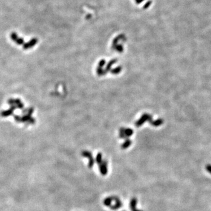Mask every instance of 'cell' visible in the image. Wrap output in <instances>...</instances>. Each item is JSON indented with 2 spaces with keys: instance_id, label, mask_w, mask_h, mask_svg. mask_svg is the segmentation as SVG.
<instances>
[{
  "instance_id": "6da1fadb",
  "label": "cell",
  "mask_w": 211,
  "mask_h": 211,
  "mask_svg": "<svg viewBox=\"0 0 211 211\" xmlns=\"http://www.w3.org/2000/svg\"><path fill=\"white\" fill-rule=\"evenodd\" d=\"M82 155L84 157H86L89 159V164H88V167L89 168H92L94 165V160L92 154L91 152L88 151H83L82 152Z\"/></svg>"
},
{
  "instance_id": "7a4b0ae2",
  "label": "cell",
  "mask_w": 211,
  "mask_h": 211,
  "mask_svg": "<svg viewBox=\"0 0 211 211\" xmlns=\"http://www.w3.org/2000/svg\"><path fill=\"white\" fill-rule=\"evenodd\" d=\"M147 120H148L150 123H151V122L153 121H152L151 116H150L149 115H148V114H144V115L141 116L140 119L136 122L135 124H136V126L137 127H138L142 126L145 121H147Z\"/></svg>"
},
{
  "instance_id": "3957f363",
  "label": "cell",
  "mask_w": 211,
  "mask_h": 211,
  "mask_svg": "<svg viewBox=\"0 0 211 211\" xmlns=\"http://www.w3.org/2000/svg\"><path fill=\"white\" fill-rule=\"evenodd\" d=\"M99 171H100V174L103 176L106 175L107 172H108V169H107V162L106 160H103L102 163L100 165H99Z\"/></svg>"
},
{
  "instance_id": "277c9868",
  "label": "cell",
  "mask_w": 211,
  "mask_h": 211,
  "mask_svg": "<svg viewBox=\"0 0 211 211\" xmlns=\"http://www.w3.org/2000/svg\"><path fill=\"white\" fill-rule=\"evenodd\" d=\"M38 41V40L37 38H33V39H31L29 42H27V43H25L24 44V45H23V49H30V48H32L33 46H34L36 44H37Z\"/></svg>"
},
{
  "instance_id": "5b68a950",
  "label": "cell",
  "mask_w": 211,
  "mask_h": 211,
  "mask_svg": "<svg viewBox=\"0 0 211 211\" xmlns=\"http://www.w3.org/2000/svg\"><path fill=\"white\" fill-rule=\"evenodd\" d=\"M115 199V200H113L114 202H115V204L113 205V206H111L110 208L112 210H117V209H119V208H120L123 205V204H122V202L120 199H119V198L117 197H115L114 198V199Z\"/></svg>"
},
{
  "instance_id": "8992f818",
  "label": "cell",
  "mask_w": 211,
  "mask_h": 211,
  "mask_svg": "<svg viewBox=\"0 0 211 211\" xmlns=\"http://www.w3.org/2000/svg\"><path fill=\"white\" fill-rule=\"evenodd\" d=\"M137 199L136 198H133L131 199L130 204V209L131 211H143L142 210L138 209L137 208Z\"/></svg>"
},
{
  "instance_id": "52a82bcc",
  "label": "cell",
  "mask_w": 211,
  "mask_h": 211,
  "mask_svg": "<svg viewBox=\"0 0 211 211\" xmlns=\"http://www.w3.org/2000/svg\"><path fill=\"white\" fill-rule=\"evenodd\" d=\"M114 198H115V197H109L105 198L104 200H103V204H104L106 206L110 208L112 205V202L114 200Z\"/></svg>"
},
{
  "instance_id": "ba28073f",
  "label": "cell",
  "mask_w": 211,
  "mask_h": 211,
  "mask_svg": "<svg viewBox=\"0 0 211 211\" xmlns=\"http://www.w3.org/2000/svg\"><path fill=\"white\" fill-rule=\"evenodd\" d=\"M13 110H11V109L7 110H4L3 111H1V113H0V115H1L2 117H8V116H11L12 114H13Z\"/></svg>"
},
{
  "instance_id": "9c48e42d",
  "label": "cell",
  "mask_w": 211,
  "mask_h": 211,
  "mask_svg": "<svg viewBox=\"0 0 211 211\" xmlns=\"http://www.w3.org/2000/svg\"><path fill=\"white\" fill-rule=\"evenodd\" d=\"M14 100H15V105H16V106L17 107V109H23V108L24 107V104L22 103L20 99L17 98V99H14Z\"/></svg>"
},
{
  "instance_id": "30bf717a",
  "label": "cell",
  "mask_w": 211,
  "mask_h": 211,
  "mask_svg": "<svg viewBox=\"0 0 211 211\" xmlns=\"http://www.w3.org/2000/svg\"><path fill=\"white\" fill-rule=\"evenodd\" d=\"M131 144H132V141L127 138V139H126L125 141H124L123 144L121 145V147L122 149H124V150L126 149V148H127L129 147Z\"/></svg>"
},
{
  "instance_id": "8fae6325",
  "label": "cell",
  "mask_w": 211,
  "mask_h": 211,
  "mask_svg": "<svg viewBox=\"0 0 211 211\" xmlns=\"http://www.w3.org/2000/svg\"><path fill=\"white\" fill-rule=\"evenodd\" d=\"M116 62H117V60L116 59H113L110 61V62L108 63V64L107 65L106 67V69H105L106 72H107L110 71L111 66H113V65L115 64V63H116Z\"/></svg>"
},
{
  "instance_id": "7c38bea8",
  "label": "cell",
  "mask_w": 211,
  "mask_h": 211,
  "mask_svg": "<svg viewBox=\"0 0 211 211\" xmlns=\"http://www.w3.org/2000/svg\"><path fill=\"white\" fill-rule=\"evenodd\" d=\"M122 70V67L121 66H117V67H116L115 69H113L110 70V72L114 74V75H117V74H119L120 72Z\"/></svg>"
},
{
  "instance_id": "4fadbf2b",
  "label": "cell",
  "mask_w": 211,
  "mask_h": 211,
  "mask_svg": "<svg viewBox=\"0 0 211 211\" xmlns=\"http://www.w3.org/2000/svg\"><path fill=\"white\" fill-rule=\"evenodd\" d=\"M96 161L97 162V164H98V165H100V164L102 162V155L100 153H99L98 154H97L96 158Z\"/></svg>"
},
{
  "instance_id": "5bb4252c",
  "label": "cell",
  "mask_w": 211,
  "mask_h": 211,
  "mask_svg": "<svg viewBox=\"0 0 211 211\" xmlns=\"http://www.w3.org/2000/svg\"><path fill=\"white\" fill-rule=\"evenodd\" d=\"M124 131H125V128H121L120 130V137L121 138H124V139H127L128 137L126 136V135L125 134V132H124Z\"/></svg>"
},
{
  "instance_id": "9a60e30c",
  "label": "cell",
  "mask_w": 211,
  "mask_h": 211,
  "mask_svg": "<svg viewBox=\"0 0 211 211\" xmlns=\"http://www.w3.org/2000/svg\"><path fill=\"white\" fill-rule=\"evenodd\" d=\"M124 132H125V134L126 135V136L127 137L131 136L133 134V130L129 128H125V131H124Z\"/></svg>"
},
{
  "instance_id": "2e32d148",
  "label": "cell",
  "mask_w": 211,
  "mask_h": 211,
  "mask_svg": "<svg viewBox=\"0 0 211 211\" xmlns=\"http://www.w3.org/2000/svg\"><path fill=\"white\" fill-rule=\"evenodd\" d=\"M162 123H163V121H162V120L161 119H158L157 120H156V121H152L151 124L154 126H158L161 125Z\"/></svg>"
},
{
  "instance_id": "e0dca14e",
  "label": "cell",
  "mask_w": 211,
  "mask_h": 211,
  "mask_svg": "<svg viewBox=\"0 0 211 211\" xmlns=\"http://www.w3.org/2000/svg\"><path fill=\"white\" fill-rule=\"evenodd\" d=\"M107 72H106V71L103 70V69L102 68H101V67H98V68H97V73H98L99 76L104 75Z\"/></svg>"
},
{
  "instance_id": "ac0fdd59",
  "label": "cell",
  "mask_w": 211,
  "mask_h": 211,
  "mask_svg": "<svg viewBox=\"0 0 211 211\" xmlns=\"http://www.w3.org/2000/svg\"><path fill=\"white\" fill-rule=\"evenodd\" d=\"M32 117L31 116L28 115H26L24 116H22V123H27L28 121V120L31 119Z\"/></svg>"
},
{
  "instance_id": "d6986e66",
  "label": "cell",
  "mask_w": 211,
  "mask_h": 211,
  "mask_svg": "<svg viewBox=\"0 0 211 211\" xmlns=\"http://www.w3.org/2000/svg\"><path fill=\"white\" fill-rule=\"evenodd\" d=\"M11 38L14 42H16L19 38V37L15 32H12L11 34Z\"/></svg>"
},
{
  "instance_id": "ffe728a7",
  "label": "cell",
  "mask_w": 211,
  "mask_h": 211,
  "mask_svg": "<svg viewBox=\"0 0 211 211\" xmlns=\"http://www.w3.org/2000/svg\"><path fill=\"white\" fill-rule=\"evenodd\" d=\"M15 43L18 45H22L24 44V39L22 38H19L17 39V41L15 42Z\"/></svg>"
},
{
  "instance_id": "44dd1931",
  "label": "cell",
  "mask_w": 211,
  "mask_h": 211,
  "mask_svg": "<svg viewBox=\"0 0 211 211\" xmlns=\"http://www.w3.org/2000/svg\"><path fill=\"white\" fill-rule=\"evenodd\" d=\"M14 119L17 123H22V117L18 115H14Z\"/></svg>"
},
{
  "instance_id": "7402d4cb",
  "label": "cell",
  "mask_w": 211,
  "mask_h": 211,
  "mask_svg": "<svg viewBox=\"0 0 211 211\" xmlns=\"http://www.w3.org/2000/svg\"><path fill=\"white\" fill-rule=\"evenodd\" d=\"M35 119L33 117H31V119L28 120V121L25 123H26V125L27 126V125H29V124H35Z\"/></svg>"
},
{
  "instance_id": "603a6c76",
  "label": "cell",
  "mask_w": 211,
  "mask_h": 211,
  "mask_svg": "<svg viewBox=\"0 0 211 211\" xmlns=\"http://www.w3.org/2000/svg\"><path fill=\"white\" fill-rule=\"evenodd\" d=\"M106 63V60L104 59H102L101 60L100 62L99 63V65H98V67H101V68H102V67L104 66Z\"/></svg>"
},
{
  "instance_id": "cb8c5ba5",
  "label": "cell",
  "mask_w": 211,
  "mask_h": 211,
  "mask_svg": "<svg viewBox=\"0 0 211 211\" xmlns=\"http://www.w3.org/2000/svg\"><path fill=\"white\" fill-rule=\"evenodd\" d=\"M33 111H34V109H33V107H29V108L28 109V113H27V115H28L31 116L32 115V114H33Z\"/></svg>"
},
{
  "instance_id": "d4e9b609",
  "label": "cell",
  "mask_w": 211,
  "mask_h": 211,
  "mask_svg": "<svg viewBox=\"0 0 211 211\" xmlns=\"http://www.w3.org/2000/svg\"><path fill=\"white\" fill-rule=\"evenodd\" d=\"M8 104L10 105V106H12V105L15 104V100H14V99H12V98L10 99L9 100H8Z\"/></svg>"
},
{
  "instance_id": "484cf974",
  "label": "cell",
  "mask_w": 211,
  "mask_h": 211,
  "mask_svg": "<svg viewBox=\"0 0 211 211\" xmlns=\"http://www.w3.org/2000/svg\"><path fill=\"white\" fill-rule=\"evenodd\" d=\"M116 49L119 51V52H122L123 50V48L121 45H118L116 46Z\"/></svg>"
},
{
  "instance_id": "4316f807",
  "label": "cell",
  "mask_w": 211,
  "mask_h": 211,
  "mask_svg": "<svg viewBox=\"0 0 211 211\" xmlns=\"http://www.w3.org/2000/svg\"><path fill=\"white\" fill-rule=\"evenodd\" d=\"M206 170L210 174H211V165L210 164H208L206 166Z\"/></svg>"
},
{
  "instance_id": "83f0119b",
  "label": "cell",
  "mask_w": 211,
  "mask_h": 211,
  "mask_svg": "<svg viewBox=\"0 0 211 211\" xmlns=\"http://www.w3.org/2000/svg\"><path fill=\"white\" fill-rule=\"evenodd\" d=\"M28 108H26L23 110L22 111V116H24V115H26L27 113H28Z\"/></svg>"
},
{
  "instance_id": "f1b7e54d",
  "label": "cell",
  "mask_w": 211,
  "mask_h": 211,
  "mask_svg": "<svg viewBox=\"0 0 211 211\" xmlns=\"http://www.w3.org/2000/svg\"><path fill=\"white\" fill-rule=\"evenodd\" d=\"M10 109H11V110H12L13 111H14V110H15L17 109V107L16 106V105H15V104H14V105H12V106H11V107H10Z\"/></svg>"
},
{
  "instance_id": "f546056e",
  "label": "cell",
  "mask_w": 211,
  "mask_h": 211,
  "mask_svg": "<svg viewBox=\"0 0 211 211\" xmlns=\"http://www.w3.org/2000/svg\"><path fill=\"white\" fill-rule=\"evenodd\" d=\"M123 211H125V210H123Z\"/></svg>"
}]
</instances>
